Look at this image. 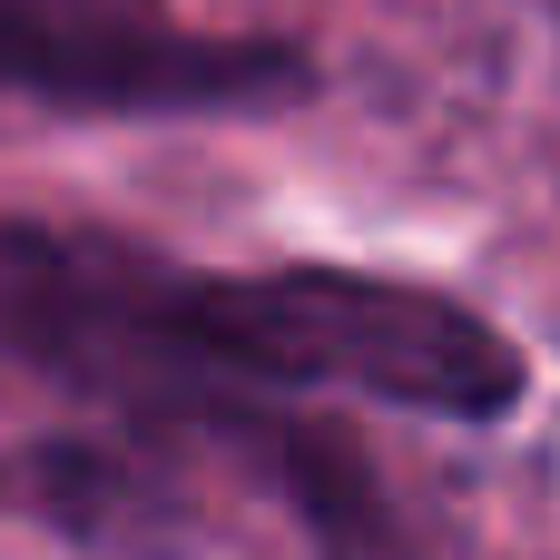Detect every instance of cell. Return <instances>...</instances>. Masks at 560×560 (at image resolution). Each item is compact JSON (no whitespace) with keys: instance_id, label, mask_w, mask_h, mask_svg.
<instances>
[{"instance_id":"cell-1","label":"cell","mask_w":560,"mask_h":560,"mask_svg":"<svg viewBox=\"0 0 560 560\" xmlns=\"http://www.w3.org/2000/svg\"><path fill=\"white\" fill-rule=\"evenodd\" d=\"M0 394H49L108 413L118 433L256 453L325 560H404L374 463L345 433L295 423V404L354 394L433 423H502L532 394V364L443 285L354 266L207 276L108 226L0 217Z\"/></svg>"},{"instance_id":"cell-2","label":"cell","mask_w":560,"mask_h":560,"mask_svg":"<svg viewBox=\"0 0 560 560\" xmlns=\"http://www.w3.org/2000/svg\"><path fill=\"white\" fill-rule=\"evenodd\" d=\"M0 98L69 118H256L315 98V59L177 30L158 0H0Z\"/></svg>"},{"instance_id":"cell-3","label":"cell","mask_w":560,"mask_h":560,"mask_svg":"<svg viewBox=\"0 0 560 560\" xmlns=\"http://www.w3.org/2000/svg\"><path fill=\"white\" fill-rule=\"evenodd\" d=\"M187 443L167 433H59L0 453V522H30L79 560H177L197 541Z\"/></svg>"}]
</instances>
